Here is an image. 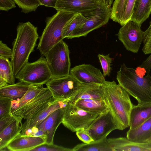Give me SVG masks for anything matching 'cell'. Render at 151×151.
I'll return each instance as SVG.
<instances>
[{
	"label": "cell",
	"instance_id": "obj_40",
	"mask_svg": "<svg viewBox=\"0 0 151 151\" xmlns=\"http://www.w3.org/2000/svg\"><path fill=\"white\" fill-rule=\"evenodd\" d=\"M139 67L144 68L146 72L149 74L151 69V53L150 56L142 63Z\"/></svg>",
	"mask_w": 151,
	"mask_h": 151
},
{
	"label": "cell",
	"instance_id": "obj_32",
	"mask_svg": "<svg viewBox=\"0 0 151 151\" xmlns=\"http://www.w3.org/2000/svg\"><path fill=\"white\" fill-rule=\"evenodd\" d=\"M98 57L103 70V75L104 76H109L112 68L111 63L113 58L110 57V54L104 55L99 54Z\"/></svg>",
	"mask_w": 151,
	"mask_h": 151
},
{
	"label": "cell",
	"instance_id": "obj_37",
	"mask_svg": "<svg viewBox=\"0 0 151 151\" xmlns=\"http://www.w3.org/2000/svg\"><path fill=\"white\" fill-rule=\"evenodd\" d=\"M17 116L11 113L0 119V132L11 124L16 118Z\"/></svg>",
	"mask_w": 151,
	"mask_h": 151
},
{
	"label": "cell",
	"instance_id": "obj_13",
	"mask_svg": "<svg viewBox=\"0 0 151 151\" xmlns=\"http://www.w3.org/2000/svg\"><path fill=\"white\" fill-rule=\"evenodd\" d=\"M86 129L94 141H96L107 137L112 131L118 129V127L109 109L101 114Z\"/></svg>",
	"mask_w": 151,
	"mask_h": 151
},
{
	"label": "cell",
	"instance_id": "obj_17",
	"mask_svg": "<svg viewBox=\"0 0 151 151\" xmlns=\"http://www.w3.org/2000/svg\"><path fill=\"white\" fill-rule=\"evenodd\" d=\"M107 140L113 151H151L148 143L134 142L127 137L109 138Z\"/></svg>",
	"mask_w": 151,
	"mask_h": 151
},
{
	"label": "cell",
	"instance_id": "obj_27",
	"mask_svg": "<svg viewBox=\"0 0 151 151\" xmlns=\"http://www.w3.org/2000/svg\"><path fill=\"white\" fill-rule=\"evenodd\" d=\"M43 88L42 86L29 85L27 91L20 99L12 101L11 111L19 108L34 98Z\"/></svg>",
	"mask_w": 151,
	"mask_h": 151
},
{
	"label": "cell",
	"instance_id": "obj_42",
	"mask_svg": "<svg viewBox=\"0 0 151 151\" xmlns=\"http://www.w3.org/2000/svg\"><path fill=\"white\" fill-rule=\"evenodd\" d=\"M104 2L108 7H111V6L114 0H99Z\"/></svg>",
	"mask_w": 151,
	"mask_h": 151
},
{
	"label": "cell",
	"instance_id": "obj_9",
	"mask_svg": "<svg viewBox=\"0 0 151 151\" xmlns=\"http://www.w3.org/2000/svg\"><path fill=\"white\" fill-rule=\"evenodd\" d=\"M107 7L99 0H58L55 9L57 10L81 14L88 18L100 8Z\"/></svg>",
	"mask_w": 151,
	"mask_h": 151
},
{
	"label": "cell",
	"instance_id": "obj_36",
	"mask_svg": "<svg viewBox=\"0 0 151 151\" xmlns=\"http://www.w3.org/2000/svg\"><path fill=\"white\" fill-rule=\"evenodd\" d=\"M78 138L83 142L88 143L94 141L90 136L86 129H83L76 132Z\"/></svg>",
	"mask_w": 151,
	"mask_h": 151
},
{
	"label": "cell",
	"instance_id": "obj_21",
	"mask_svg": "<svg viewBox=\"0 0 151 151\" xmlns=\"http://www.w3.org/2000/svg\"><path fill=\"white\" fill-rule=\"evenodd\" d=\"M151 117V103L133 105L131 110L129 129L139 127Z\"/></svg>",
	"mask_w": 151,
	"mask_h": 151
},
{
	"label": "cell",
	"instance_id": "obj_25",
	"mask_svg": "<svg viewBox=\"0 0 151 151\" xmlns=\"http://www.w3.org/2000/svg\"><path fill=\"white\" fill-rule=\"evenodd\" d=\"M151 136V117L139 127L135 129H129L126 137L132 141L144 142Z\"/></svg>",
	"mask_w": 151,
	"mask_h": 151
},
{
	"label": "cell",
	"instance_id": "obj_4",
	"mask_svg": "<svg viewBox=\"0 0 151 151\" xmlns=\"http://www.w3.org/2000/svg\"><path fill=\"white\" fill-rule=\"evenodd\" d=\"M51 17L47 18L46 25L39 38L37 49L44 56L54 45L63 40L62 32L65 26L76 14L57 10Z\"/></svg>",
	"mask_w": 151,
	"mask_h": 151
},
{
	"label": "cell",
	"instance_id": "obj_43",
	"mask_svg": "<svg viewBox=\"0 0 151 151\" xmlns=\"http://www.w3.org/2000/svg\"><path fill=\"white\" fill-rule=\"evenodd\" d=\"M9 84L4 78L0 77V88L4 87Z\"/></svg>",
	"mask_w": 151,
	"mask_h": 151
},
{
	"label": "cell",
	"instance_id": "obj_29",
	"mask_svg": "<svg viewBox=\"0 0 151 151\" xmlns=\"http://www.w3.org/2000/svg\"><path fill=\"white\" fill-rule=\"evenodd\" d=\"M88 19L81 14H75L64 27L62 33L63 39L67 38L75 29L85 23Z\"/></svg>",
	"mask_w": 151,
	"mask_h": 151
},
{
	"label": "cell",
	"instance_id": "obj_10",
	"mask_svg": "<svg viewBox=\"0 0 151 151\" xmlns=\"http://www.w3.org/2000/svg\"><path fill=\"white\" fill-rule=\"evenodd\" d=\"M55 100L64 99L71 96L79 88L82 83L70 74L52 78L46 83Z\"/></svg>",
	"mask_w": 151,
	"mask_h": 151
},
{
	"label": "cell",
	"instance_id": "obj_15",
	"mask_svg": "<svg viewBox=\"0 0 151 151\" xmlns=\"http://www.w3.org/2000/svg\"><path fill=\"white\" fill-rule=\"evenodd\" d=\"M70 74L82 83L103 84L106 81L100 69L90 64L76 65L70 69Z\"/></svg>",
	"mask_w": 151,
	"mask_h": 151
},
{
	"label": "cell",
	"instance_id": "obj_34",
	"mask_svg": "<svg viewBox=\"0 0 151 151\" xmlns=\"http://www.w3.org/2000/svg\"><path fill=\"white\" fill-rule=\"evenodd\" d=\"M12 100L0 96V119L11 113Z\"/></svg>",
	"mask_w": 151,
	"mask_h": 151
},
{
	"label": "cell",
	"instance_id": "obj_12",
	"mask_svg": "<svg viewBox=\"0 0 151 151\" xmlns=\"http://www.w3.org/2000/svg\"><path fill=\"white\" fill-rule=\"evenodd\" d=\"M111 7L99 9L87 21L75 29L67 39L86 37L90 32L107 23L111 18Z\"/></svg>",
	"mask_w": 151,
	"mask_h": 151
},
{
	"label": "cell",
	"instance_id": "obj_41",
	"mask_svg": "<svg viewBox=\"0 0 151 151\" xmlns=\"http://www.w3.org/2000/svg\"><path fill=\"white\" fill-rule=\"evenodd\" d=\"M41 5L55 8L58 0H39Z\"/></svg>",
	"mask_w": 151,
	"mask_h": 151
},
{
	"label": "cell",
	"instance_id": "obj_16",
	"mask_svg": "<svg viewBox=\"0 0 151 151\" xmlns=\"http://www.w3.org/2000/svg\"><path fill=\"white\" fill-rule=\"evenodd\" d=\"M72 98V96L66 99H54L46 108L32 117L27 123L23 124L21 135H25L28 132L36 128L42 121L55 110L65 108L70 102Z\"/></svg>",
	"mask_w": 151,
	"mask_h": 151
},
{
	"label": "cell",
	"instance_id": "obj_14",
	"mask_svg": "<svg viewBox=\"0 0 151 151\" xmlns=\"http://www.w3.org/2000/svg\"><path fill=\"white\" fill-rule=\"evenodd\" d=\"M65 108L58 109L48 115L35 129L28 132L26 135L32 136L38 130L42 131L45 137L46 143L53 144V139L55 131L62 123Z\"/></svg>",
	"mask_w": 151,
	"mask_h": 151
},
{
	"label": "cell",
	"instance_id": "obj_3",
	"mask_svg": "<svg viewBox=\"0 0 151 151\" xmlns=\"http://www.w3.org/2000/svg\"><path fill=\"white\" fill-rule=\"evenodd\" d=\"M118 84L138 102L143 105L151 103V76L147 74L141 77L133 68L127 67L124 63L117 72Z\"/></svg>",
	"mask_w": 151,
	"mask_h": 151
},
{
	"label": "cell",
	"instance_id": "obj_7",
	"mask_svg": "<svg viewBox=\"0 0 151 151\" xmlns=\"http://www.w3.org/2000/svg\"><path fill=\"white\" fill-rule=\"evenodd\" d=\"M101 114L83 110L69 102L65 107L62 123L71 131L87 129Z\"/></svg>",
	"mask_w": 151,
	"mask_h": 151
},
{
	"label": "cell",
	"instance_id": "obj_31",
	"mask_svg": "<svg viewBox=\"0 0 151 151\" xmlns=\"http://www.w3.org/2000/svg\"><path fill=\"white\" fill-rule=\"evenodd\" d=\"M25 14L34 11L41 4L39 0H13Z\"/></svg>",
	"mask_w": 151,
	"mask_h": 151
},
{
	"label": "cell",
	"instance_id": "obj_8",
	"mask_svg": "<svg viewBox=\"0 0 151 151\" xmlns=\"http://www.w3.org/2000/svg\"><path fill=\"white\" fill-rule=\"evenodd\" d=\"M54 99L48 88L43 87L34 98L11 112L14 116H19L22 119H26L24 123L25 124L32 117L37 115L48 106Z\"/></svg>",
	"mask_w": 151,
	"mask_h": 151
},
{
	"label": "cell",
	"instance_id": "obj_2",
	"mask_svg": "<svg viewBox=\"0 0 151 151\" xmlns=\"http://www.w3.org/2000/svg\"><path fill=\"white\" fill-rule=\"evenodd\" d=\"M104 98L115 120L118 130L129 127L130 115L133 104L129 94L114 81H106L103 84Z\"/></svg>",
	"mask_w": 151,
	"mask_h": 151
},
{
	"label": "cell",
	"instance_id": "obj_23",
	"mask_svg": "<svg viewBox=\"0 0 151 151\" xmlns=\"http://www.w3.org/2000/svg\"><path fill=\"white\" fill-rule=\"evenodd\" d=\"M72 104L85 110L101 114L109 109L105 98L80 99Z\"/></svg>",
	"mask_w": 151,
	"mask_h": 151
},
{
	"label": "cell",
	"instance_id": "obj_22",
	"mask_svg": "<svg viewBox=\"0 0 151 151\" xmlns=\"http://www.w3.org/2000/svg\"><path fill=\"white\" fill-rule=\"evenodd\" d=\"M29 85L22 81L14 84H8L0 88V96L5 97L12 100L18 101L25 94Z\"/></svg>",
	"mask_w": 151,
	"mask_h": 151
},
{
	"label": "cell",
	"instance_id": "obj_20",
	"mask_svg": "<svg viewBox=\"0 0 151 151\" xmlns=\"http://www.w3.org/2000/svg\"><path fill=\"white\" fill-rule=\"evenodd\" d=\"M22 119L21 117L17 116L16 119L0 132V151L8 149L6 147L8 144L21 134L23 128Z\"/></svg>",
	"mask_w": 151,
	"mask_h": 151
},
{
	"label": "cell",
	"instance_id": "obj_24",
	"mask_svg": "<svg viewBox=\"0 0 151 151\" xmlns=\"http://www.w3.org/2000/svg\"><path fill=\"white\" fill-rule=\"evenodd\" d=\"M151 13V0H135L131 20L140 24Z\"/></svg>",
	"mask_w": 151,
	"mask_h": 151
},
{
	"label": "cell",
	"instance_id": "obj_35",
	"mask_svg": "<svg viewBox=\"0 0 151 151\" xmlns=\"http://www.w3.org/2000/svg\"><path fill=\"white\" fill-rule=\"evenodd\" d=\"M135 0H126L124 12L120 24L122 26L131 20Z\"/></svg>",
	"mask_w": 151,
	"mask_h": 151
},
{
	"label": "cell",
	"instance_id": "obj_28",
	"mask_svg": "<svg viewBox=\"0 0 151 151\" xmlns=\"http://www.w3.org/2000/svg\"><path fill=\"white\" fill-rule=\"evenodd\" d=\"M0 77L9 84L15 83V77L11 61L9 59L1 57H0Z\"/></svg>",
	"mask_w": 151,
	"mask_h": 151
},
{
	"label": "cell",
	"instance_id": "obj_26",
	"mask_svg": "<svg viewBox=\"0 0 151 151\" xmlns=\"http://www.w3.org/2000/svg\"><path fill=\"white\" fill-rule=\"evenodd\" d=\"M72 150L73 151H113L106 137L88 143L78 144Z\"/></svg>",
	"mask_w": 151,
	"mask_h": 151
},
{
	"label": "cell",
	"instance_id": "obj_44",
	"mask_svg": "<svg viewBox=\"0 0 151 151\" xmlns=\"http://www.w3.org/2000/svg\"><path fill=\"white\" fill-rule=\"evenodd\" d=\"M145 142H148L151 145V136Z\"/></svg>",
	"mask_w": 151,
	"mask_h": 151
},
{
	"label": "cell",
	"instance_id": "obj_30",
	"mask_svg": "<svg viewBox=\"0 0 151 151\" xmlns=\"http://www.w3.org/2000/svg\"><path fill=\"white\" fill-rule=\"evenodd\" d=\"M126 0H115L111 8V19L120 24L123 15Z\"/></svg>",
	"mask_w": 151,
	"mask_h": 151
},
{
	"label": "cell",
	"instance_id": "obj_5",
	"mask_svg": "<svg viewBox=\"0 0 151 151\" xmlns=\"http://www.w3.org/2000/svg\"><path fill=\"white\" fill-rule=\"evenodd\" d=\"M44 56L52 78L70 75V51L68 45L63 40L52 47Z\"/></svg>",
	"mask_w": 151,
	"mask_h": 151
},
{
	"label": "cell",
	"instance_id": "obj_6",
	"mask_svg": "<svg viewBox=\"0 0 151 151\" xmlns=\"http://www.w3.org/2000/svg\"><path fill=\"white\" fill-rule=\"evenodd\" d=\"M15 77L19 81L29 85L43 86L51 79L52 76L46 58L42 55L37 60L26 63Z\"/></svg>",
	"mask_w": 151,
	"mask_h": 151
},
{
	"label": "cell",
	"instance_id": "obj_1",
	"mask_svg": "<svg viewBox=\"0 0 151 151\" xmlns=\"http://www.w3.org/2000/svg\"><path fill=\"white\" fill-rule=\"evenodd\" d=\"M37 28L30 22H20L17 34L12 43V56L11 59L13 72L16 76L27 63L31 53L34 51L39 38Z\"/></svg>",
	"mask_w": 151,
	"mask_h": 151
},
{
	"label": "cell",
	"instance_id": "obj_19",
	"mask_svg": "<svg viewBox=\"0 0 151 151\" xmlns=\"http://www.w3.org/2000/svg\"><path fill=\"white\" fill-rule=\"evenodd\" d=\"M81 83L80 87L72 95L70 103H73L82 99L104 98L103 84L95 83Z\"/></svg>",
	"mask_w": 151,
	"mask_h": 151
},
{
	"label": "cell",
	"instance_id": "obj_33",
	"mask_svg": "<svg viewBox=\"0 0 151 151\" xmlns=\"http://www.w3.org/2000/svg\"><path fill=\"white\" fill-rule=\"evenodd\" d=\"M30 151H73V150L72 148L45 143L36 147Z\"/></svg>",
	"mask_w": 151,
	"mask_h": 151
},
{
	"label": "cell",
	"instance_id": "obj_38",
	"mask_svg": "<svg viewBox=\"0 0 151 151\" xmlns=\"http://www.w3.org/2000/svg\"><path fill=\"white\" fill-rule=\"evenodd\" d=\"M12 56V49L9 48L6 44L0 41V57L11 59Z\"/></svg>",
	"mask_w": 151,
	"mask_h": 151
},
{
	"label": "cell",
	"instance_id": "obj_45",
	"mask_svg": "<svg viewBox=\"0 0 151 151\" xmlns=\"http://www.w3.org/2000/svg\"><path fill=\"white\" fill-rule=\"evenodd\" d=\"M150 24H151V22H150Z\"/></svg>",
	"mask_w": 151,
	"mask_h": 151
},
{
	"label": "cell",
	"instance_id": "obj_39",
	"mask_svg": "<svg viewBox=\"0 0 151 151\" xmlns=\"http://www.w3.org/2000/svg\"><path fill=\"white\" fill-rule=\"evenodd\" d=\"M15 2L13 0H0V10L8 11L16 7Z\"/></svg>",
	"mask_w": 151,
	"mask_h": 151
},
{
	"label": "cell",
	"instance_id": "obj_18",
	"mask_svg": "<svg viewBox=\"0 0 151 151\" xmlns=\"http://www.w3.org/2000/svg\"><path fill=\"white\" fill-rule=\"evenodd\" d=\"M46 143L45 140L41 137L17 135L7 145L9 151H30L36 147Z\"/></svg>",
	"mask_w": 151,
	"mask_h": 151
},
{
	"label": "cell",
	"instance_id": "obj_11",
	"mask_svg": "<svg viewBox=\"0 0 151 151\" xmlns=\"http://www.w3.org/2000/svg\"><path fill=\"white\" fill-rule=\"evenodd\" d=\"M141 26L130 20L119 29L117 35L127 50L135 53L138 52L143 40Z\"/></svg>",
	"mask_w": 151,
	"mask_h": 151
}]
</instances>
